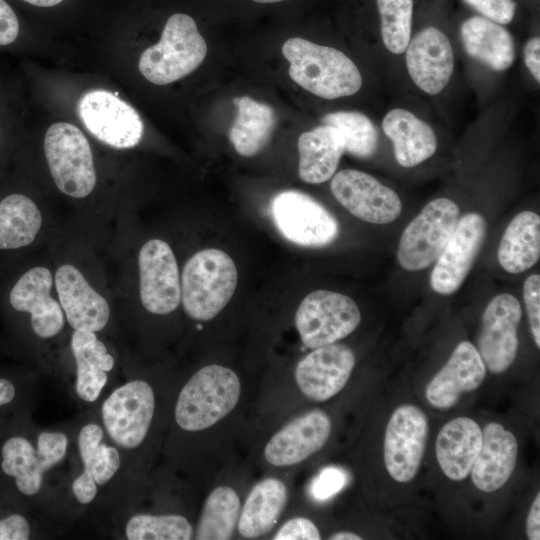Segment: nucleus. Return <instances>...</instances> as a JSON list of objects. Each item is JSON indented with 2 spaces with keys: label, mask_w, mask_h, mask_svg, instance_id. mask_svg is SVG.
Returning a JSON list of instances; mask_svg holds the SVG:
<instances>
[{
  "label": "nucleus",
  "mask_w": 540,
  "mask_h": 540,
  "mask_svg": "<svg viewBox=\"0 0 540 540\" xmlns=\"http://www.w3.org/2000/svg\"><path fill=\"white\" fill-rule=\"evenodd\" d=\"M329 539L331 540H361L362 537H360L358 534H355L353 532L342 531V532L333 534Z\"/></svg>",
  "instance_id": "de8ad7c7"
},
{
  "label": "nucleus",
  "mask_w": 540,
  "mask_h": 540,
  "mask_svg": "<svg viewBox=\"0 0 540 540\" xmlns=\"http://www.w3.org/2000/svg\"><path fill=\"white\" fill-rule=\"evenodd\" d=\"M139 294L143 307L167 315L181 302V282L174 252L158 238L146 241L138 254Z\"/></svg>",
  "instance_id": "2eb2a0df"
},
{
  "label": "nucleus",
  "mask_w": 540,
  "mask_h": 540,
  "mask_svg": "<svg viewBox=\"0 0 540 540\" xmlns=\"http://www.w3.org/2000/svg\"><path fill=\"white\" fill-rule=\"evenodd\" d=\"M384 46L394 54L405 51L411 36L413 0H376Z\"/></svg>",
  "instance_id": "4c0bfd02"
},
{
  "label": "nucleus",
  "mask_w": 540,
  "mask_h": 540,
  "mask_svg": "<svg viewBox=\"0 0 540 540\" xmlns=\"http://www.w3.org/2000/svg\"><path fill=\"white\" fill-rule=\"evenodd\" d=\"M237 116L229 138L237 153L251 157L260 152L269 141L276 122L271 106L248 96L233 99Z\"/></svg>",
  "instance_id": "473e14b6"
},
{
  "label": "nucleus",
  "mask_w": 540,
  "mask_h": 540,
  "mask_svg": "<svg viewBox=\"0 0 540 540\" xmlns=\"http://www.w3.org/2000/svg\"><path fill=\"white\" fill-rule=\"evenodd\" d=\"M330 187L336 200L365 222L388 224L401 214L398 194L363 171L341 170L334 175Z\"/></svg>",
  "instance_id": "f3484780"
},
{
  "label": "nucleus",
  "mask_w": 540,
  "mask_h": 540,
  "mask_svg": "<svg viewBox=\"0 0 540 540\" xmlns=\"http://www.w3.org/2000/svg\"><path fill=\"white\" fill-rule=\"evenodd\" d=\"M35 384L25 370L0 365V437L29 419Z\"/></svg>",
  "instance_id": "72a5a7b5"
},
{
  "label": "nucleus",
  "mask_w": 540,
  "mask_h": 540,
  "mask_svg": "<svg viewBox=\"0 0 540 540\" xmlns=\"http://www.w3.org/2000/svg\"><path fill=\"white\" fill-rule=\"evenodd\" d=\"M299 177L309 184H319L335 174L344 151L337 129L320 125L304 132L298 140Z\"/></svg>",
  "instance_id": "c756f323"
},
{
  "label": "nucleus",
  "mask_w": 540,
  "mask_h": 540,
  "mask_svg": "<svg viewBox=\"0 0 540 540\" xmlns=\"http://www.w3.org/2000/svg\"><path fill=\"white\" fill-rule=\"evenodd\" d=\"M486 231V221L479 213L459 218L430 274V286L435 292L450 295L459 289L482 247Z\"/></svg>",
  "instance_id": "a211bd4d"
},
{
  "label": "nucleus",
  "mask_w": 540,
  "mask_h": 540,
  "mask_svg": "<svg viewBox=\"0 0 540 540\" xmlns=\"http://www.w3.org/2000/svg\"><path fill=\"white\" fill-rule=\"evenodd\" d=\"M287 503L286 485L266 478L250 491L238 518L239 533L247 539L268 533L277 523Z\"/></svg>",
  "instance_id": "2f4dec72"
},
{
  "label": "nucleus",
  "mask_w": 540,
  "mask_h": 540,
  "mask_svg": "<svg viewBox=\"0 0 540 540\" xmlns=\"http://www.w3.org/2000/svg\"><path fill=\"white\" fill-rule=\"evenodd\" d=\"M474 10L500 25L509 24L515 14L516 2L513 0H464Z\"/></svg>",
  "instance_id": "79ce46f5"
},
{
  "label": "nucleus",
  "mask_w": 540,
  "mask_h": 540,
  "mask_svg": "<svg viewBox=\"0 0 540 540\" xmlns=\"http://www.w3.org/2000/svg\"><path fill=\"white\" fill-rule=\"evenodd\" d=\"M76 444L82 470L73 478L70 489L78 504L88 506L96 500L100 490L119 475L124 468V458L96 421L80 427Z\"/></svg>",
  "instance_id": "ddd939ff"
},
{
  "label": "nucleus",
  "mask_w": 540,
  "mask_h": 540,
  "mask_svg": "<svg viewBox=\"0 0 540 540\" xmlns=\"http://www.w3.org/2000/svg\"><path fill=\"white\" fill-rule=\"evenodd\" d=\"M323 124L338 130L344 151L358 158H368L378 145V131L371 120L357 111H336L322 118Z\"/></svg>",
  "instance_id": "e433bc0d"
},
{
  "label": "nucleus",
  "mask_w": 540,
  "mask_h": 540,
  "mask_svg": "<svg viewBox=\"0 0 540 540\" xmlns=\"http://www.w3.org/2000/svg\"><path fill=\"white\" fill-rule=\"evenodd\" d=\"M237 492L228 486L215 488L207 497L197 524L198 540H227L233 535L240 514Z\"/></svg>",
  "instance_id": "f704fd0d"
},
{
  "label": "nucleus",
  "mask_w": 540,
  "mask_h": 540,
  "mask_svg": "<svg viewBox=\"0 0 540 540\" xmlns=\"http://www.w3.org/2000/svg\"><path fill=\"white\" fill-rule=\"evenodd\" d=\"M360 321V310L352 298L328 290L309 293L295 314V325L301 341L310 349L347 337Z\"/></svg>",
  "instance_id": "9d476101"
},
{
  "label": "nucleus",
  "mask_w": 540,
  "mask_h": 540,
  "mask_svg": "<svg viewBox=\"0 0 540 540\" xmlns=\"http://www.w3.org/2000/svg\"><path fill=\"white\" fill-rule=\"evenodd\" d=\"M241 384L230 368L211 364L202 367L179 392L174 418L186 432L205 430L227 416L237 405Z\"/></svg>",
  "instance_id": "39448f33"
},
{
  "label": "nucleus",
  "mask_w": 540,
  "mask_h": 540,
  "mask_svg": "<svg viewBox=\"0 0 540 540\" xmlns=\"http://www.w3.org/2000/svg\"><path fill=\"white\" fill-rule=\"evenodd\" d=\"M70 348L75 362V392L80 400L95 402L108 383L115 359L91 331L73 330Z\"/></svg>",
  "instance_id": "393cba45"
},
{
  "label": "nucleus",
  "mask_w": 540,
  "mask_h": 540,
  "mask_svg": "<svg viewBox=\"0 0 540 540\" xmlns=\"http://www.w3.org/2000/svg\"><path fill=\"white\" fill-rule=\"evenodd\" d=\"M459 214L458 205L448 198L426 204L400 237L397 260L401 267L419 271L433 264L453 233Z\"/></svg>",
  "instance_id": "1a4fd4ad"
},
{
  "label": "nucleus",
  "mask_w": 540,
  "mask_h": 540,
  "mask_svg": "<svg viewBox=\"0 0 540 540\" xmlns=\"http://www.w3.org/2000/svg\"><path fill=\"white\" fill-rule=\"evenodd\" d=\"M382 129L391 140L399 165L414 167L436 151L438 141L432 127L403 108L390 110L382 120Z\"/></svg>",
  "instance_id": "cd10ccee"
},
{
  "label": "nucleus",
  "mask_w": 540,
  "mask_h": 540,
  "mask_svg": "<svg viewBox=\"0 0 540 540\" xmlns=\"http://www.w3.org/2000/svg\"><path fill=\"white\" fill-rule=\"evenodd\" d=\"M53 280L65 319L73 330L98 333L107 326L108 301L90 285L79 268L61 264Z\"/></svg>",
  "instance_id": "aec40b11"
},
{
  "label": "nucleus",
  "mask_w": 540,
  "mask_h": 540,
  "mask_svg": "<svg viewBox=\"0 0 540 540\" xmlns=\"http://www.w3.org/2000/svg\"><path fill=\"white\" fill-rule=\"evenodd\" d=\"M518 442L512 432L497 422L482 430V446L471 470L474 485L489 493L500 489L514 471Z\"/></svg>",
  "instance_id": "b1692460"
},
{
  "label": "nucleus",
  "mask_w": 540,
  "mask_h": 540,
  "mask_svg": "<svg viewBox=\"0 0 540 540\" xmlns=\"http://www.w3.org/2000/svg\"><path fill=\"white\" fill-rule=\"evenodd\" d=\"M355 362L354 352L344 344L320 346L298 362L295 380L307 398L326 401L344 388Z\"/></svg>",
  "instance_id": "6ab92c4d"
},
{
  "label": "nucleus",
  "mask_w": 540,
  "mask_h": 540,
  "mask_svg": "<svg viewBox=\"0 0 540 540\" xmlns=\"http://www.w3.org/2000/svg\"><path fill=\"white\" fill-rule=\"evenodd\" d=\"M206 54V42L194 19L175 13L168 18L159 42L142 52L138 67L151 83L166 85L195 71Z\"/></svg>",
  "instance_id": "423d86ee"
},
{
  "label": "nucleus",
  "mask_w": 540,
  "mask_h": 540,
  "mask_svg": "<svg viewBox=\"0 0 540 540\" xmlns=\"http://www.w3.org/2000/svg\"><path fill=\"white\" fill-rule=\"evenodd\" d=\"M5 154V138L2 136L0 132V159L4 157Z\"/></svg>",
  "instance_id": "8fccbe9b"
},
{
  "label": "nucleus",
  "mask_w": 540,
  "mask_h": 540,
  "mask_svg": "<svg viewBox=\"0 0 540 540\" xmlns=\"http://www.w3.org/2000/svg\"><path fill=\"white\" fill-rule=\"evenodd\" d=\"M70 438L37 431L29 419L0 437V485L30 512L43 500L46 475L67 457Z\"/></svg>",
  "instance_id": "f257e3e1"
},
{
  "label": "nucleus",
  "mask_w": 540,
  "mask_h": 540,
  "mask_svg": "<svg viewBox=\"0 0 540 540\" xmlns=\"http://www.w3.org/2000/svg\"><path fill=\"white\" fill-rule=\"evenodd\" d=\"M36 536L30 511L0 485V540H28Z\"/></svg>",
  "instance_id": "58836bf2"
},
{
  "label": "nucleus",
  "mask_w": 540,
  "mask_h": 540,
  "mask_svg": "<svg viewBox=\"0 0 540 540\" xmlns=\"http://www.w3.org/2000/svg\"><path fill=\"white\" fill-rule=\"evenodd\" d=\"M482 446V430L469 417L447 422L436 439V458L443 473L451 480H464L471 472Z\"/></svg>",
  "instance_id": "bb28decb"
},
{
  "label": "nucleus",
  "mask_w": 540,
  "mask_h": 540,
  "mask_svg": "<svg viewBox=\"0 0 540 540\" xmlns=\"http://www.w3.org/2000/svg\"><path fill=\"white\" fill-rule=\"evenodd\" d=\"M156 411V394L144 379L117 386L102 402L100 420L107 439L121 452L140 448L148 437Z\"/></svg>",
  "instance_id": "0eeeda50"
},
{
  "label": "nucleus",
  "mask_w": 540,
  "mask_h": 540,
  "mask_svg": "<svg viewBox=\"0 0 540 540\" xmlns=\"http://www.w3.org/2000/svg\"><path fill=\"white\" fill-rule=\"evenodd\" d=\"M17 270L12 273L0 264V312L10 335L19 343L56 337L66 319L59 301L51 295L54 280L50 270L41 265Z\"/></svg>",
  "instance_id": "f03ea898"
},
{
  "label": "nucleus",
  "mask_w": 540,
  "mask_h": 540,
  "mask_svg": "<svg viewBox=\"0 0 540 540\" xmlns=\"http://www.w3.org/2000/svg\"><path fill=\"white\" fill-rule=\"evenodd\" d=\"M526 533L530 540L540 539V494L535 497L526 520Z\"/></svg>",
  "instance_id": "49530a36"
},
{
  "label": "nucleus",
  "mask_w": 540,
  "mask_h": 540,
  "mask_svg": "<svg viewBox=\"0 0 540 540\" xmlns=\"http://www.w3.org/2000/svg\"><path fill=\"white\" fill-rule=\"evenodd\" d=\"M252 1L257 2V3H276V2H281L285 0H252Z\"/></svg>",
  "instance_id": "3c124183"
},
{
  "label": "nucleus",
  "mask_w": 540,
  "mask_h": 540,
  "mask_svg": "<svg viewBox=\"0 0 540 540\" xmlns=\"http://www.w3.org/2000/svg\"><path fill=\"white\" fill-rule=\"evenodd\" d=\"M466 53L494 71H504L514 62V41L502 25L482 16L465 20L460 29Z\"/></svg>",
  "instance_id": "c85d7f7f"
},
{
  "label": "nucleus",
  "mask_w": 540,
  "mask_h": 540,
  "mask_svg": "<svg viewBox=\"0 0 540 540\" xmlns=\"http://www.w3.org/2000/svg\"><path fill=\"white\" fill-rule=\"evenodd\" d=\"M526 312L537 348H540V276L530 275L523 285Z\"/></svg>",
  "instance_id": "ea45409f"
},
{
  "label": "nucleus",
  "mask_w": 540,
  "mask_h": 540,
  "mask_svg": "<svg viewBox=\"0 0 540 540\" xmlns=\"http://www.w3.org/2000/svg\"><path fill=\"white\" fill-rule=\"evenodd\" d=\"M540 39L531 38L524 47V62L534 79L540 82Z\"/></svg>",
  "instance_id": "a18cd8bd"
},
{
  "label": "nucleus",
  "mask_w": 540,
  "mask_h": 540,
  "mask_svg": "<svg viewBox=\"0 0 540 540\" xmlns=\"http://www.w3.org/2000/svg\"><path fill=\"white\" fill-rule=\"evenodd\" d=\"M42 225V212L28 194L0 185V253H14L30 247Z\"/></svg>",
  "instance_id": "a878e982"
},
{
  "label": "nucleus",
  "mask_w": 540,
  "mask_h": 540,
  "mask_svg": "<svg viewBox=\"0 0 540 540\" xmlns=\"http://www.w3.org/2000/svg\"><path fill=\"white\" fill-rule=\"evenodd\" d=\"M20 35L19 19L12 7L0 0V47L13 45Z\"/></svg>",
  "instance_id": "c03bdc74"
},
{
  "label": "nucleus",
  "mask_w": 540,
  "mask_h": 540,
  "mask_svg": "<svg viewBox=\"0 0 540 540\" xmlns=\"http://www.w3.org/2000/svg\"><path fill=\"white\" fill-rule=\"evenodd\" d=\"M282 53L290 63L291 79L320 98L351 96L362 86L357 66L335 48L293 37L283 44Z\"/></svg>",
  "instance_id": "7ed1b4c3"
},
{
  "label": "nucleus",
  "mask_w": 540,
  "mask_h": 540,
  "mask_svg": "<svg viewBox=\"0 0 540 540\" xmlns=\"http://www.w3.org/2000/svg\"><path fill=\"white\" fill-rule=\"evenodd\" d=\"M497 257L502 268L517 274L534 266L540 257V217L532 211L517 214L501 238Z\"/></svg>",
  "instance_id": "7c9ffc66"
},
{
  "label": "nucleus",
  "mask_w": 540,
  "mask_h": 540,
  "mask_svg": "<svg viewBox=\"0 0 540 540\" xmlns=\"http://www.w3.org/2000/svg\"><path fill=\"white\" fill-rule=\"evenodd\" d=\"M237 268L224 251L207 248L185 263L181 277V302L186 314L209 321L228 304L237 286Z\"/></svg>",
  "instance_id": "20e7f679"
},
{
  "label": "nucleus",
  "mask_w": 540,
  "mask_h": 540,
  "mask_svg": "<svg viewBox=\"0 0 540 540\" xmlns=\"http://www.w3.org/2000/svg\"><path fill=\"white\" fill-rule=\"evenodd\" d=\"M271 215L281 234L300 246L323 247L339 234L336 218L314 198L296 190L277 194L271 202Z\"/></svg>",
  "instance_id": "9b49d317"
},
{
  "label": "nucleus",
  "mask_w": 540,
  "mask_h": 540,
  "mask_svg": "<svg viewBox=\"0 0 540 540\" xmlns=\"http://www.w3.org/2000/svg\"><path fill=\"white\" fill-rule=\"evenodd\" d=\"M330 433L329 416L321 410L309 411L272 436L265 446L264 457L278 467L298 464L319 451Z\"/></svg>",
  "instance_id": "4be33fe9"
},
{
  "label": "nucleus",
  "mask_w": 540,
  "mask_h": 540,
  "mask_svg": "<svg viewBox=\"0 0 540 540\" xmlns=\"http://www.w3.org/2000/svg\"><path fill=\"white\" fill-rule=\"evenodd\" d=\"M521 318L520 303L511 294H499L486 306L476 349L490 372L502 373L514 362Z\"/></svg>",
  "instance_id": "dca6fc26"
},
{
  "label": "nucleus",
  "mask_w": 540,
  "mask_h": 540,
  "mask_svg": "<svg viewBox=\"0 0 540 540\" xmlns=\"http://www.w3.org/2000/svg\"><path fill=\"white\" fill-rule=\"evenodd\" d=\"M28 4L39 6V7H52L59 3H61L63 0H22Z\"/></svg>",
  "instance_id": "09e8293b"
},
{
  "label": "nucleus",
  "mask_w": 540,
  "mask_h": 540,
  "mask_svg": "<svg viewBox=\"0 0 540 540\" xmlns=\"http://www.w3.org/2000/svg\"><path fill=\"white\" fill-rule=\"evenodd\" d=\"M123 538L128 540H189L194 530L180 514L135 513L123 524Z\"/></svg>",
  "instance_id": "c9c22d12"
},
{
  "label": "nucleus",
  "mask_w": 540,
  "mask_h": 540,
  "mask_svg": "<svg viewBox=\"0 0 540 540\" xmlns=\"http://www.w3.org/2000/svg\"><path fill=\"white\" fill-rule=\"evenodd\" d=\"M407 71L414 84L429 95L439 94L454 71V52L448 37L435 27L420 30L405 49Z\"/></svg>",
  "instance_id": "412c9836"
},
{
  "label": "nucleus",
  "mask_w": 540,
  "mask_h": 540,
  "mask_svg": "<svg viewBox=\"0 0 540 540\" xmlns=\"http://www.w3.org/2000/svg\"><path fill=\"white\" fill-rule=\"evenodd\" d=\"M77 112L86 129L99 141L116 149L136 146L144 125L127 102L104 89H93L79 99Z\"/></svg>",
  "instance_id": "f8f14e48"
},
{
  "label": "nucleus",
  "mask_w": 540,
  "mask_h": 540,
  "mask_svg": "<svg viewBox=\"0 0 540 540\" xmlns=\"http://www.w3.org/2000/svg\"><path fill=\"white\" fill-rule=\"evenodd\" d=\"M274 540H319L320 532L309 519L297 517L290 519L278 530Z\"/></svg>",
  "instance_id": "37998d69"
},
{
  "label": "nucleus",
  "mask_w": 540,
  "mask_h": 540,
  "mask_svg": "<svg viewBox=\"0 0 540 540\" xmlns=\"http://www.w3.org/2000/svg\"><path fill=\"white\" fill-rule=\"evenodd\" d=\"M347 483V474L338 467L324 468L314 478L310 492L317 500H326L338 493Z\"/></svg>",
  "instance_id": "a19ab883"
},
{
  "label": "nucleus",
  "mask_w": 540,
  "mask_h": 540,
  "mask_svg": "<svg viewBox=\"0 0 540 540\" xmlns=\"http://www.w3.org/2000/svg\"><path fill=\"white\" fill-rule=\"evenodd\" d=\"M486 370L476 347L468 341L460 342L428 384V402L438 409L453 407L462 394L474 391L482 384Z\"/></svg>",
  "instance_id": "5701e85b"
},
{
  "label": "nucleus",
  "mask_w": 540,
  "mask_h": 540,
  "mask_svg": "<svg viewBox=\"0 0 540 540\" xmlns=\"http://www.w3.org/2000/svg\"><path fill=\"white\" fill-rule=\"evenodd\" d=\"M44 153L57 188L71 198H85L97 175L93 153L83 132L67 122L52 124L44 137Z\"/></svg>",
  "instance_id": "6e6552de"
},
{
  "label": "nucleus",
  "mask_w": 540,
  "mask_h": 540,
  "mask_svg": "<svg viewBox=\"0 0 540 540\" xmlns=\"http://www.w3.org/2000/svg\"><path fill=\"white\" fill-rule=\"evenodd\" d=\"M428 421L417 406L404 404L391 415L384 437V462L397 482H410L417 474L425 452Z\"/></svg>",
  "instance_id": "4468645a"
}]
</instances>
